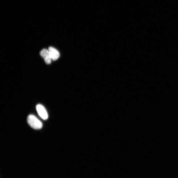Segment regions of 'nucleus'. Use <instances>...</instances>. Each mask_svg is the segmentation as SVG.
Returning <instances> with one entry per match:
<instances>
[{
    "label": "nucleus",
    "instance_id": "20e7f679",
    "mask_svg": "<svg viewBox=\"0 0 178 178\" xmlns=\"http://www.w3.org/2000/svg\"><path fill=\"white\" fill-rule=\"evenodd\" d=\"M48 49L50 53L52 60L55 61L57 60L60 57V54L57 49L52 47H49Z\"/></svg>",
    "mask_w": 178,
    "mask_h": 178
},
{
    "label": "nucleus",
    "instance_id": "f03ea898",
    "mask_svg": "<svg viewBox=\"0 0 178 178\" xmlns=\"http://www.w3.org/2000/svg\"><path fill=\"white\" fill-rule=\"evenodd\" d=\"M36 109L40 117L44 120L47 119L48 117V113L43 106L39 104L36 106Z\"/></svg>",
    "mask_w": 178,
    "mask_h": 178
},
{
    "label": "nucleus",
    "instance_id": "f257e3e1",
    "mask_svg": "<svg viewBox=\"0 0 178 178\" xmlns=\"http://www.w3.org/2000/svg\"><path fill=\"white\" fill-rule=\"evenodd\" d=\"M28 125L35 129H40L42 127V123L35 116L33 115H29L27 118Z\"/></svg>",
    "mask_w": 178,
    "mask_h": 178
},
{
    "label": "nucleus",
    "instance_id": "7ed1b4c3",
    "mask_svg": "<svg viewBox=\"0 0 178 178\" xmlns=\"http://www.w3.org/2000/svg\"><path fill=\"white\" fill-rule=\"evenodd\" d=\"M41 56L43 58L44 61L47 64H50L52 59L49 49H43L40 53Z\"/></svg>",
    "mask_w": 178,
    "mask_h": 178
}]
</instances>
